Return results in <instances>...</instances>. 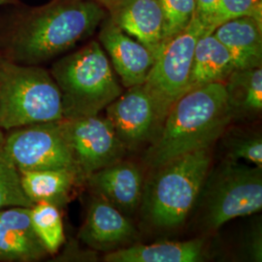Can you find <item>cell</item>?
I'll return each mask as SVG.
<instances>
[{
  "label": "cell",
  "instance_id": "cell-22",
  "mask_svg": "<svg viewBox=\"0 0 262 262\" xmlns=\"http://www.w3.org/2000/svg\"><path fill=\"white\" fill-rule=\"evenodd\" d=\"M33 205L24 191L19 170L0 150V210Z\"/></svg>",
  "mask_w": 262,
  "mask_h": 262
},
{
  "label": "cell",
  "instance_id": "cell-24",
  "mask_svg": "<svg viewBox=\"0 0 262 262\" xmlns=\"http://www.w3.org/2000/svg\"><path fill=\"white\" fill-rule=\"evenodd\" d=\"M166 24L165 42L184 30L194 18V0H159ZM164 42V43H165Z\"/></svg>",
  "mask_w": 262,
  "mask_h": 262
},
{
  "label": "cell",
  "instance_id": "cell-6",
  "mask_svg": "<svg viewBox=\"0 0 262 262\" xmlns=\"http://www.w3.org/2000/svg\"><path fill=\"white\" fill-rule=\"evenodd\" d=\"M204 228L215 230L239 216L261 211L262 167L225 159L209 171L197 202Z\"/></svg>",
  "mask_w": 262,
  "mask_h": 262
},
{
  "label": "cell",
  "instance_id": "cell-30",
  "mask_svg": "<svg viewBox=\"0 0 262 262\" xmlns=\"http://www.w3.org/2000/svg\"><path fill=\"white\" fill-rule=\"evenodd\" d=\"M0 59H1V57H0Z\"/></svg>",
  "mask_w": 262,
  "mask_h": 262
},
{
  "label": "cell",
  "instance_id": "cell-1",
  "mask_svg": "<svg viewBox=\"0 0 262 262\" xmlns=\"http://www.w3.org/2000/svg\"><path fill=\"white\" fill-rule=\"evenodd\" d=\"M108 12L91 0H52L16 12L0 28V57L40 66L94 34Z\"/></svg>",
  "mask_w": 262,
  "mask_h": 262
},
{
  "label": "cell",
  "instance_id": "cell-19",
  "mask_svg": "<svg viewBox=\"0 0 262 262\" xmlns=\"http://www.w3.org/2000/svg\"><path fill=\"white\" fill-rule=\"evenodd\" d=\"M20 182L27 196L35 204L49 202L59 207L64 205L72 188L83 180L71 169H45L19 171Z\"/></svg>",
  "mask_w": 262,
  "mask_h": 262
},
{
  "label": "cell",
  "instance_id": "cell-12",
  "mask_svg": "<svg viewBox=\"0 0 262 262\" xmlns=\"http://www.w3.org/2000/svg\"><path fill=\"white\" fill-rule=\"evenodd\" d=\"M105 9L118 28L157 56L166 37L165 18L159 0H115Z\"/></svg>",
  "mask_w": 262,
  "mask_h": 262
},
{
  "label": "cell",
  "instance_id": "cell-13",
  "mask_svg": "<svg viewBox=\"0 0 262 262\" xmlns=\"http://www.w3.org/2000/svg\"><path fill=\"white\" fill-rule=\"evenodd\" d=\"M85 181L95 195L105 199L123 215H132L140 206L143 175L133 162L121 159L95 171Z\"/></svg>",
  "mask_w": 262,
  "mask_h": 262
},
{
  "label": "cell",
  "instance_id": "cell-18",
  "mask_svg": "<svg viewBox=\"0 0 262 262\" xmlns=\"http://www.w3.org/2000/svg\"><path fill=\"white\" fill-rule=\"evenodd\" d=\"M235 69L234 59L227 48L212 33L205 34L197 42L187 92L212 83H225Z\"/></svg>",
  "mask_w": 262,
  "mask_h": 262
},
{
  "label": "cell",
  "instance_id": "cell-9",
  "mask_svg": "<svg viewBox=\"0 0 262 262\" xmlns=\"http://www.w3.org/2000/svg\"><path fill=\"white\" fill-rule=\"evenodd\" d=\"M59 124L83 180L121 160L126 151L106 118L95 115L62 119Z\"/></svg>",
  "mask_w": 262,
  "mask_h": 262
},
{
  "label": "cell",
  "instance_id": "cell-2",
  "mask_svg": "<svg viewBox=\"0 0 262 262\" xmlns=\"http://www.w3.org/2000/svg\"><path fill=\"white\" fill-rule=\"evenodd\" d=\"M232 119L225 83L187 91L170 108L146 154L147 163L157 168L184 154L211 148Z\"/></svg>",
  "mask_w": 262,
  "mask_h": 262
},
{
  "label": "cell",
  "instance_id": "cell-5",
  "mask_svg": "<svg viewBox=\"0 0 262 262\" xmlns=\"http://www.w3.org/2000/svg\"><path fill=\"white\" fill-rule=\"evenodd\" d=\"M63 119L59 90L50 71L0 59V126L3 130Z\"/></svg>",
  "mask_w": 262,
  "mask_h": 262
},
{
  "label": "cell",
  "instance_id": "cell-4",
  "mask_svg": "<svg viewBox=\"0 0 262 262\" xmlns=\"http://www.w3.org/2000/svg\"><path fill=\"white\" fill-rule=\"evenodd\" d=\"M50 73L60 93L63 119L98 115L122 94L109 57L97 41L56 60Z\"/></svg>",
  "mask_w": 262,
  "mask_h": 262
},
{
  "label": "cell",
  "instance_id": "cell-20",
  "mask_svg": "<svg viewBox=\"0 0 262 262\" xmlns=\"http://www.w3.org/2000/svg\"><path fill=\"white\" fill-rule=\"evenodd\" d=\"M232 117H253L262 110V68L235 69L225 81Z\"/></svg>",
  "mask_w": 262,
  "mask_h": 262
},
{
  "label": "cell",
  "instance_id": "cell-10",
  "mask_svg": "<svg viewBox=\"0 0 262 262\" xmlns=\"http://www.w3.org/2000/svg\"><path fill=\"white\" fill-rule=\"evenodd\" d=\"M105 110V118L126 150H136L151 140L161 126L154 98L145 84L128 88Z\"/></svg>",
  "mask_w": 262,
  "mask_h": 262
},
{
  "label": "cell",
  "instance_id": "cell-28",
  "mask_svg": "<svg viewBox=\"0 0 262 262\" xmlns=\"http://www.w3.org/2000/svg\"><path fill=\"white\" fill-rule=\"evenodd\" d=\"M91 1H94V2H97V3H99L100 5H102L104 8L108 5V4H110L111 2L113 1H115V0H91Z\"/></svg>",
  "mask_w": 262,
  "mask_h": 262
},
{
  "label": "cell",
  "instance_id": "cell-14",
  "mask_svg": "<svg viewBox=\"0 0 262 262\" xmlns=\"http://www.w3.org/2000/svg\"><path fill=\"white\" fill-rule=\"evenodd\" d=\"M30 208L0 210V261H38L49 254L34 231Z\"/></svg>",
  "mask_w": 262,
  "mask_h": 262
},
{
  "label": "cell",
  "instance_id": "cell-15",
  "mask_svg": "<svg viewBox=\"0 0 262 262\" xmlns=\"http://www.w3.org/2000/svg\"><path fill=\"white\" fill-rule=\"evenodd\" d=\"M137 236L130 221L105 199L95 195L89 207L79 238L95 250H113Z\"/></svg>",
  "mask_w": 262,
  "mask_h": 262
},
{
  "label": "cell",
  "instance_id": "cell-29",
  "mask_svg": "<svg viewBox=\"0 0 262 262\" xmlns=\"http://www.w3.org/2000/svg\"><path fill=\"white\" fill-rule=\"evenodd\" d=\"M5 136L6 135L4 134V130L0 126V150H1L2 146H3V143H4V140H5Z\"/></svg>",
  "mask_w": 262,
  "mask_h": 262
},
{
  "label": "cell",
  "instance_id": "cell-7",
  "mask_svg": "<svg viewBox=\"0 0 262 262\" xmlns=\"http://www.w3.org/2000/svg\"><path fill=\"white\" fill-rule=\"evenodd\" d=\"M210 33L194 17L187 28L161 46L156 56L145 85L154 98L161 126L172 105L187 92L198 40Z\"/></svg>",
  "mask_w": 262,
  "mask_h": 262
},
{
  "label": "cell",
  "instance_id": "cell-26",
  "mask_svg": "<svg viewBox=\"0 0 262 262\" xmlns=\"http://www.w3.org/2000/svg\"><path fill=\"white\" fill-rule=\"evenodd\" d=\"M196 18L211 33L215 28V19L221 6V0H194Z\"/></svg>",
  "mask_w": 262,
  "mask_h": 262
},
{
  "label": "cell",
  "instance_id": "cell-27",
  "mask_svg": "<svg viewBox=\"0 0 262 262\" xmlns=\"http://www.w3.org/2000/svg\"><path fill=\"white\" fill-rule=\"evenodd\" d=\"M17 4H19V0H0V6L17 5Z\"/></svg>",
  "mask_w": 262,
  "mask_h": 262
},
{
  "label": "cell",
  "instance_id": "cell-21",
  "mask_svg": "<svg viewBox=\"0 0 262 262\" xmlns=\"http://www.w3.org/2000/svg\"><path fill=\"white\" fill-rule=\"evenodd\" d=\"M30 217L34 231L48 253H57L66 241L58 207L49 202H38L30 208Z\"/></svg>",
  "mask_w": 262,
  "mask_h": 262
},
{
  "label": "cell",
  "instance_id": "cell-8",
  "mask_svg": "<svg viewBox=\"0 0 262 262\" xmlns=\"http://www.w3.org/2000/svg\"><path fill=\"white\" fill-rule=\"evenodd\" d=\"M1 151L19 171L66 168L78 172L59 121L10 130Z\"/></svg>",
  "mask_w": 262,
  "mask_h": 262
},
{
  "label": "cell",
  "instance_id": "cell-23",
  "mask_svg": "<svg viewBox=\"0 0 262 262\" xmlns=\"http://www.w3.org/2000/svg\"><path fill=\"white\" fill-rule=\"evenodd\" d=\"M226 159L246 160L262 167V138L259 133L233 130L224 141Z\"/></svg>",
  "mask_w": 262,
  "mask_h": 262
},
{
  "label": "cell",
  "instance_id": "cell-25",
  "mask_svg": "<svg viewBox=\"0 0 262 262\" xmlns=\"http://www.w3.org/2000/svg\"><path fill=\"white\" fill-rule=\"evenodd\" d=\"M249 16L262 23V0H221L215 28L226 20Z\"/></svg>",
  "mask_w": 262,
  "mask_h": 262
},
{
  "label": "cell",
  "instance_id": "cell-11",
  "mask_svg": "<svg viewBox=\"0 0 262 262\" xmlns=\"http://www.w3.org/2000/svg\"><path fill=\"white\" fill-rule=\"evenodd\" d=\"M98 39L125 88L146 83L156 60L150 50L118 28L108 17L102 21Z\"/></svg>",
  "mask_w": 262,
  "mask_h": 262
},
{
  "label": "cell",
  "instance_id": "cell-16",
  "mask_svg": "<svg viewBox=\"0 0 262 262\" xmlns=\"http://www.w3.org/2000/svg\"><path fill=\"white\" fill-rule=\"evenodd\" d=\"M230 52L237 69L262 64V23L249 16L229 19L212 33Z\"/></svg>",
  "mask_w": 262,
  "mask_h": 262
},
{
  "label": "cell",
  "instance_id": "cell-17",
  "mask_svg": "<svg viewBox=\"0 0 262 262\" xmlns=\"http://www.w3.org/2000/svg\"><path fill=\"white\" fill-rule=\"evenodd\" d=\"M205 241L192 239L182 242H158L132 245L104 255L107 262H197L205 257Z\"/></svg>",
  "mask_w": 262,
  "mask_h": 262
},
{
  "label": "cell",
  "instance_id": "cell-3",
  "mask_svg": "<svg viewBox=\"0 0 262 262\" xmlns=\"http://www.w3.org/2000/svg\"><path fill=\"white\" fill-rule=\"evenodd\" d=\"M211 162V148H207L184 154L154 168L141 198L147 222L158 229L183 225L196 206Z\"/></svg>",
  "mask_w": 262,
  "mask_h": 262
}]
</instances>
